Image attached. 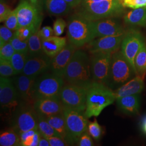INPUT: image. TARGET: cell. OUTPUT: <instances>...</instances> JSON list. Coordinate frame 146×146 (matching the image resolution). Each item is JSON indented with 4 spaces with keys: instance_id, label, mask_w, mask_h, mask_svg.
I'll return each mask as SVG.
<instances>
[{
    "instance_id": "obj_25",
    "label": "cell",
    "mask_w": 146,
    "mask_h": 146,
    "mask_svg": "<svg viewBox=\"0 0 146 146\" xmlns=\"http://www.w3.org/2000/svg\"><path fill=\"white\" fill-rule=\"evenodd\" d=\"M126 24L135 26H146V8L134 9L128 12L124 16Z\"/></svg>"
},
{
    "instance_id": "obj_17",
    "label": "cell",
    "mask_w": 146,
    "mask_h": 146,
    "mask_svg": "<svg viewBox=\"0 0 146 146\" xmlns=\"http://www.w3.org/2000/svg\"><path fill=\"white\" fill-rule=\"evenodd\" d=\"M96 36L98 37L125 34L124 28L119 21L113 17L93 21Z\"/></svg>"
},
{
    "instance_id": "obj_50",
    "label": "cell",
    "mask_w": 146,
    "mask_h": 146,
    "mask_svg": "<svg viewBox=\"0 0 146 146\" xmlns=\"http://www.w3.org/2000/svg\"></svg>"
},
{
    "instance_id": "obj_10",
    "label": "cell",
    "mask_w": 146,
    "mask_h": 146,
    "mask_svg": "<svg viewBox=\"0 0 146 146\" xmlns=\"http://www.w3.org/2000/svg\"><path fill=\"white\" fill-rule=\"evenodd\" d=\"M22 102L20 99L12 79L0 78V104L1 109L11 115Z\"/></svg>"
},
{
    "instance_id": "obj_38",
    "label": "cell",
    "mask_w": 146,
    "mask_h": 146,
    "mask_svg": "<svg viewBox=\"0 0 146 146\" xmlns=\"http://www.w3.org/2000/svg\"><path fill=\"white\" fill-rule=\"evenodd\" d=\"M5 26L13 31H16L19 28V23L16 9L11 11L10 15L5 21Z\"/></svg>"
},
{
    "instance_id": "obj_34",
    "label": "cell",
    "mask_w": 146,
    "mask_h": 146,
    "mask_svg": "<svg viewBox=\"0 0 146 146\" xmlns=\"http://www.w3.org/2000/svg\"><path fill=\"white\" fill-rule=\"evenodd\" d=\"M0 75L1 76L4 77H11L17 75L11 61L0 60Z\"/></svg>"
},
{
    "instance_id": "obj_37",
    "label": "cell",
    "mask_w": 146,
    "mask_h": 146,
    "mask_svg": "<svg viewBox=\"0 0 146 146\" xmlns=\"http://www.w3.org/2000/svg\"><path fill=\"white\" fill-rule=\"evenodd\" d=\"M15 35V33L6 26H1L0 28V47L5 43L10 42Z\"/></svg>"
},
{
    "instance_id": "obj_45",
    "label": "cell",
    "mask_w": 146,
    "mask_h": 146,
    "mask_svg": "<svg viewBox=\"0 0 146 146\" xmlns=\"http://www.w3.org/2000/svg\"><path fill=\"white\" fill-rule=\"evenodd\" d=\"M67 3H68L69 5H70L72 8H74L80 5L82 0H64Z\"/></svg>"
},
{
    "instance_id": "obj_33",
    "label": "cell",
    "mask_w": 146,
    "mask_h": 146,
    "mask_svg": "<svg viewBox=\"0 0 146 146\" xmlns=\"http://www.w3.org/2000/svg\"><path fill=\"white\" fill-rule=\"evenodd\" d=\"M87 131L96 141H99L103 134L102 128L96 119H95L94 121L89 123Z\"/></svg>"
},
{
    "instance_id": "obj_48",
    "label": "cell",
    "mask_w": 146,
    "mask_h": 146,
    "mask_svg": "<svg viewBox=\"0 0 146 146\" xmlns=\"http://www.w3.org/2000/svg\"><path fill=\"white\" fill-rule=\"evenodd\" d=\"M104 1V0H82V2L81 4H86L90 2H99V1Z\"/></svg>"
},
{
    "instance_id": "obj_40",
    "label": "cell",
    "mask_w": 146,
    "mask_h": 146,
    "mask_svg": "<svg viewBox=\"0 0 146 146\" xmlns=\"http://www.w3.org/2000/svg\"><path fill=\"white\" fill-rule=\"evenodd\" d=\"M67 26V23L66 21L62 19L58 18L54 22L53 25V30L55 36H61L64 31L65 28Z\"/></svg>"
},
{
    "instance_id": "obj_12",
    "label": "cell",
    "mask_w": 146,
    "mask_h": 146,
    "mask_svg": "<svg viewBox=\"0 0 146 146\" xmlns=\"http://www.w3.org/2000/svg\"><path fill=\"white\" fill-rule=\"evenodd\" d=\"M92 54L90 70L93 81L106 84L109 77L113 53L97 52Z\"/></svg>"
},
{
    "instance_id": "obj_29",
    "label": "cell",
    "mask_w": 146,
    "mask_h": 146,
    "mask_svg": "<svg viewBox=\"0 0 146 146\" xmlns=\"http://www.w3.org/2000/svg\"><path fill=\"white\" fill-rule=\"evenodd\" d=\"M43 52L42 38L37 31L28 39V54L31 56H34L41 55Z\"/></svg>"
},
{
    "instance_id": "obj_19",
    "label": "cell",
    "mask_w": 146,
    "mask_h": 146,
    "mask_svg": "<svg viewBox=\"0 0 146 146\" xmlns=\"http://www.w3.org/2000/svg\"><path fill=\"white\" fill-rule=\"evenodd\" d=\"M52 59L45 54L34 56H29L22 73L28 76L37 77L50 69Z\"/></svg>"
},
{
    "instance_id": "obj_11",
    "label": "cell",
    "mask_w": 146,
    "mask_h": 146,
    "mask_svg": "<svg viewBox=\"0 0 146 146\" xmlns=\"http://www.w3.org/2000/svg\"><path fill=\"white\" fill-rule=\"evenodd\" d=\"M145 43V40L141 33L135 29H131L125 33L121 43V52L131 64L136 74L135 58Z\"/></svg>"
},
{
    "instance_id": "obj_42",
    "label": "cell",
    "mask_w": 146,
    "mask_h": 146,
    "mask_svg": "<svg viewBox=\"0 0 146 146\" xmlns=\"http://www.w3.org/2000/svg\"><path fill=\"white\" fill-rule=\"evenodd\" d=\"M10 8L4 3H1L0 4V21L1 22H4L10 15L11 12Z\"/></svg>"
},
{
    "instance_id": "obj_47",
    "label": "cell",
    "mask_w": 146,
    "mask_h": 146,
    "mask_svg": "<svg viewBox=\"0 0 146 146\" xmlns=\"http://www.w3.org/2000/svg\"><path fill=\"white\" fill-rule=\"evenodd\" d=\"M141 128L142 131L146 134V115L143 117L141 121Z\"/></svg>"
},
{
    "instance_id": "obj_3",
    "label": "cell",
    "mask_w": 146,
    "mask_h": 146,
    "mask_svg": "<svg viewBox=\"0 0 146 146\" xmlns=\"http://www.w3.org/2000/svg\"><path fill=\"white\" fill-rule=\"evenodd\" d=\"M80 5L78 14L91 21L119 15L124 7L121 0H104Z\"/></svg>"
},
{
    "instance_id": "obj_8",
    "label": "cell",
    "mask_w": 146,
    "mask_h": 146,
    "mask_svg": "<svg viewBox=\"0 0 146 146\" xmlns=\"http://www.w3.org/2000/svg\"><path fill=\"white\" fill-rule=\"evenodd\" d=\"M63 113L68 134L73 145L77 144L80 137L87 131L89 122L85 115V111L64 107Z\"/></svg>"
},
{
    "instance_id": "obj_23",
    "label": "cell",
    "mask_w": 146,
    "mask_h": 146,
    "mask_svg": "<svg viewBox=\"0 0 146 146\" xmlns=\"http://www.w3.org/2000/svg\"><path fill=\"white\" fill-rule=\"evenodd\" d=\"M46 119L49 123L57 132L60 137L66 141L69 146H73V143L68 134L63 112L56 115L48 117Z\"/></svg>"
},
{
    "instance_id": "obj_44",
    "label": "cell",
    "mask_w": 146,
    "mask_h": 146,
    "mask_svg": "<svg viewBox=\"0 0 146 146\" xmlns=\"http://www.w3.org/2000/svg\"><path fill=\"white\" fill-rule=\"evenodd\" d=\"M39 35L43 39L48 38L52 36L54 34V30L50 27L46 26L43 27L41 29L38 31Z\"/></svg>"
},
{
    "instance_id": "obj_14",
    "label": "cell",
    "mask_w": 146,
    "mask_h": 146,
    "mask_svg": "<svg viewBox=\"0 0 146 146\" xmlns=\"http://www.w3.org/2000/svg\"><path fill=\"white\" fill-rule=\"evenodd\" d=\"M37 77L28 76L26 75H17L11 78L21 101L25 104L34 105L33 89Z\"/></svg>"
},
{
    "instance_id": "obj_28",
    "label": "cell",
    "mask_w": 146,
    "mask_h": 146,
    "mask_svg": "<svg viewBox=\"0 0 146 146\" xmlns=\"http://www.w3.org/2000/svg\"><path fill=\"white\" fill-rule=\"evenodd\" d=\"M136 75L144 80L146 74V44H143L135 58Z\"/></svg>"
},
{
    "instance_id": "obj_41",
    "label": "cell",
    "mask_w": 146,
    "mask_h": 146,
    "mask_svg": "<svg viewBox=\"0 0 146 146\" xmlns=\"http://www.w3.org/2000/svg\"><path fill=\"white\" fill-rule=\"evenodd\" d=\"M91 137L92 136L89 135L87 131H86L80 137L76 145L79 146H94Z\"/></svg>"
},
{
    "instance_id": "obj_2",
    "label": "cell",
    "mask_w": 146,
    "mask_h": 146,
    "mask_svg": "<svg viewBox=\"0 0 146 146\" xmlns=\"http://www.w3.org/2000/svg\"><path fill=\"white\" fill-rule=\"evenodd\" d=\"M116 100L115 93L106 84L93 81L87 90L85 115L87 117H97L105 108Z\"/></svg>"
},
{
    "instance_id": "obj_20",
    "label": "cell",
    "mask_w": 146,
    "mask_h": 146,
    "mask_svg": "<svg viewBox=\"0 0 146 146\" xmlns=\"http://www.w3.org/2000/svg\"><path fill=\"white\" fill-rule=\"evenodd\" d=\"M143 79L138 75L121 86L114 91L116 99L121 97L135 94H140L144 88Z\"/></svg>"
},
{
    "instance_id": "obj_26",
    "label": "cell",
    "mask_w": 146,
    "mask_h": 146,
    "mask_svg": "<svg viewBox=\"0 0 146 146\" xmlns=\"http://www.w3.org/2000/svg\"><path fill=\"white\" fill-rule=\"evenodd\" d=\"M0 146H20V135L11 127L2 131L0 134Z\"/></svg>"
},
{
    "instance_id": "obj_4",
    "label": "cell",
    "mask_w": 146,
    "mask_h": 146,
    "mask_svg": "<svg viewBox=\"0 0 146 146\" xmlns=\"http://www.w3.org/2000/svg\"><path fill=\"white\" fill-rule=\"evenodd\" d=\"M67 35L69 41L75 47L88 43L96 37L93 21L78 13L72 16L68 21Z\"/></svg>"
},
{
    "instance_id": "obj_5",
    "label": "cell",
    "mask_w": 146,
    "mask_h": 146,
    "mask_svg": "<svg viewBox=\"0 0 146 146\" xmlns=\"http://www.w3.org/2000/svg\"><path fill=\"white\" fill-rule=\"evenodd\" d=\"M136 75L135 70L121 51L113 53L109 77L106 84L108 87L115 90Z\"/></svg>"
},
{
    "instance_id": "obj_6",
    "label": "cell",
    "mask_w": 146,
    "mask_h": 146,
    "mask_svg": "<svg viewBox=\"0 0 146 146\" xmlns=\"http://www.w3.org/2000/svg\"><path fill=\"white\" fill-rule=\"evenodd\" d=\"M11 127L19 135L32 129H38V116L33 105L23 102L12 114Z\"/></svg>"
},
{
    "instance_id": "obj_49",
    "label": "cell",
    "mask_w": 146,
    "mask_h": 146,
    "mask_svg": "<svg viewBox=\"0 0 146 146\" xmlns=\"http://www.w3.org/2000/svg\"><path fill=\"white\" fill-rule=\"evenodd\" d=\"M29 1L33 5H35V7L38 8V4H39V0H29Z\"/></svg>"
},
{
    "instance_id": "obj_7",
    "label": "cell",
    "mask_w": 146,
    "mask_h": 146,
    "mask_svg": "<svg viewBox=\"0 0 146 146\" xmlns=\"http://www.w3.org/2000/svg\"><path fill=\"white\" fill-rule=\"evenodd\" d=\"M64 78L52 73L45 74L36 78L33 89L34 98L37 99L48 98H60L64 86Z\"/></svg>"
},
{
    "instance_id": "obj_30",
    "label": "cell",
    "mask_w": 146,
    "mask_h": 146,
    "mask_svg": "<svg viewBox=\"0 0 146 146\" xmlns=\"http://www.w3.org/2000/svg\"><path fill=\"white\" fill-rule=\"evenodd\" d=\"M29 57L28 53L15 52L11 58V62L17 75L23 73L27 60Z\"/></svg>"
},
{
    "instance_id": "obj_27",
    "label": "cell",
    "mask_w": 146,
    "mask_h": 146,
    "mask_svg": "<svg viewBox=\"0 0 146 146\" xmlns=\"http://www.w3.org/2000/svg\"><path fill=\"white\" fill-rule=\"evenodd\" d=\"M20 146H37L41 137L38 129H32L19 134Z\"/></svg>"
},
{
    "instance_id": "obj_1",
    "label": "cell",
    "mask_w": 146,
    "mask_h": 146,
    "mask_svg": "<svg viewBox=\"0 0 146 146\" xmlns=\"http://www.w3.org/2000/svg\"><path fill=\"white\" fill-rule=\"evenodd\" d=\"M63 78L68 84L88 89L93 83L90 59L83 50H76L66 69Z\"/></svg>"
},
{
    "instance_id": "obj_43",
    "label": "cell",
    "mask_w": 146,
    "mask_h": 146,
    "mask_svg": "<svg viewBox=\"0 0 146 146\" xmlns=\"http://www.w3.org/2000/svg\"><path fill=\"white\" fill-rule=\"evenodd\" d=\"M50 143V146H69L67 142L59 136H52L47 139Z\"/></svg>"
},
{
    "instance_id": "obj_22",
    "label": "cell",
    "mask_w": 146,
    "mask_h": 146,
    "mask_svg": "<svg viewBox=\"0 0 146 146\" xmlns=\"http://www.w3.org/2000/svg\"><path fill=\"white\" fill-rule=\"evenodd\" d=\"M67 45L66 37L52 36L42 40V48L44 54L50 58H54Z\"/></svg>"
},
{
    "instance_id": "obj_35",
    "label": "cell",
    "mask_w": 146,
    "mask_h": 146,
    "mask_svg": "<svg viewBox=\"0 0 146 146\" xmlns=\"http://www.w3.org/2000/svg\"><path fill=\"white\" fill-rule=\"evenodd\" d=\"M10 42L16 52L28 53V40L22 41L15 34Z\"/></svg>"
},
{
    "instance_id": "obj_18",
    "label": "cell",
    "mask_w": 146,
    "mask_h": 146,
    "mask_svg": "<svg viewBox=\"0 0 146 146\" xmlns=\"http://www.w3.org/2000/svg\"><path fill=\"white\" fill-rule=\"evenodd\" d=\"M76 48L70 43L67 44L60 52L52 58L50 69L52 74L63 78L68 64L76 50Z\"/></svg>"
},
{
    "instance_id": "obj_46",
    "label": "cell",
    "mask_w": 146,
    "mask_h": 146,
    "mask_svg": "<svg viewBox=\"0 0 146 146\" xmlns=\"http://www.w3.org/2000/svg\"><path fill=\"white\" fill-rule=\"evenodd\" d=\"M50 146V143H49V142L48 141V140L41 136V137H40V141H39V143H38V146Z\"/></svg>"
},
{
    "instance_id": "obj_36",
    "label": "cell",
    "mask_w": 146,
    "mask_h": 146,
    "mask_svg": "<svg viewBox=\"0 0 146 146\" xmlns=\"http://www.w3.org/2000/svg\"><path fill=\"white\" fill-rule=\"evenodd\" d=\"M15 52V50L11 42H8L3 46L1 47L0 60L11 61V58Z\"/></svg>"
},
{
    "instance_id": "obj_32",
    "label": "cell",
    "mask_w": 146,
    "mask_h": 146,
    "mask_svg": "<svg viewBox=\"0 0 146 146\" xmlns=\"http://www.w3.org/2000/svg\"><path fill=\"white\" fill-rule=\"evenodd\" d=\"M38 30V28L35 27H23L17 29L15 32V34L22 41H27L33 34Z\"/></svg>"
},
{
    "instance_id": "obj_24",
    "label": "cell",
    "mask_w": 146,
    "mask_h": 146,
    "mask_svg": "<svg viewBox=\"0 0 146 146\" xmlns=\"http://www.w3.org/2000/svg\"><path fill=\"white\" fill-rule=\"evenodd\" d=\"M44 9L53 15L67 14L72 7L64 0H42Z\"/></svg>"
},
{
    "instance_id": "obj_15",
    "label": "cell",
    "mask_w": 146,
    "mask_h": 146,
    "mask_svg": "<svg viewBox=\"0 0 146 146\" xmlns=\"http://www.w3.org/2000/svg\"><path fill=\"white\" fill-rule=\"evenodd\" d=\"M125 35L100 37L94 39L88 43V49L91 54L97 52L114 53L118 51Z\"/></svg>"
},
{
    "instance_id": "obj_21",
    "label": "cell",
    "mask_w": 146,
    "mask_h": 146,
    "mask_svg": "<svg viewBox=\"0 0 146 146\" xmlns=\"http://www.w3.org/2000/svg\"><path fill=\"white\" fill-rule=\"evenodd\" d=\"M120 111L127 115L138 114L140 107V96L139 94L121 97L116 99Z\"/></svg>"
},
{
    "instance_id": "obj_16",
    "label": "cell",
    "mask_w": 146,
    "mask_h": 146,
    "mask_svg": "<svg viewBox=\"0 0 146 146\" xmlns=\"http://www.w3.org/2000/svg\"><path fill=\"white\" fill-rule=\"evenodd\" d=\"M33 106L38 116L46 119L62 113L64 107L60 98L37 99L35 101Z\"/></svg>"
},
{
    "instance_id": "obj_31",
    "label": "cell",
    "mask_w": 146,
    "mask_h": 146,
    "mask_svg": "<svg viewBox=\"0 0 146 146\" xmlns=\"http://www.w3.org/2000/svg\"><path fill=\"white\" fill-rule=\"evenodd\" d=\"M38 131L43 137L48 139L52 136H59L57 132L47 121L46 118L38 116Z\"/></svg>"
},
{
    "instance_id": "obj_13",
    "label": "cell",
    "mask_w": 146,
    "mask_h": 146,
    "mask_svg": "<svg viewBox=\"0 0 146 146\" xmlns=\"http://www.w3.org/2000/svg\"><path fill=\"white\" fill-rule=\"evenodd\" d=\"M16 9L19 28L23 27H35L39 29L42 22V16L37 7L30 1L21 0Z\"/></svg>"
},
{
    "instance_id": "obj_39",
    "label": "cell",
    "mask_w": 146,
    "mask_h": 146,
    "mask_svg": "<svg viewBox=\"0 0 146 146\" xmlns=\"http://www.w3.org/2000/svg\"><path fill=\"white\" fill-rule=\"evenodd\" d=\"M121 2L124 7L134 9L146 6V0H122Z\"/></svg>"
},
{
    "instance_id": "obj_9",
    "label": "cell",
    "mask_w": 146,
    "mask_h": 146,
    "mask_svg": "<svg viewBox=\"0 0 146 146\" xmlns=\"http://www.w3.org/2000/svg\"><path fill=\"white\" fill-rule=\"evenodd\" d=\"M87 90L86 88L69 84L63 87L60 98L64 107L85 111Z\"/></svg>"
}]
</instances>
